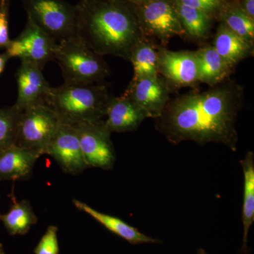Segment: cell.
Segmentation results:
<instances>
[{"mask_svg": "<svg viewBox=\"0 0 254 254\" xmlns=\"http://www.w3.org/2000/svg\"><path fill=\"white\" fill-rule=\"evenodd\" d=\"M244 89L225 81L205 91H190L169 100L155 127L170 143H215L236 152L237 120L243 107Z\"/></svg>", "mask_w": 254, "mask_h": 254, "instance_id": "6da1fadb", "label": "cell"}, {"mask_svg": "<svg viewBox=\"0 0 254 254\" xmlns=\"http://www.w3.org/2000/svg\"><path fill=\"white\" fill-rule=\"evenodd\" d=\"M76 36L97 55L129 60L141 41L139 25L117 0H81L76 6Z\"/></svg>", "mask_w": 254, "mask_h": 254, "instance_id": "7a4b0ae2", "label": "cell"}, {"mask_svg": "<svg viewBox=\"0 0 254 254\" xmlns=\"http://www.w3.org/2000/svg\"><path fill=\"white\" fill-rule=\"evenodd\" d=\"M110 97L102 83H64L50 88L46 105L55 112L62 123L72 125L93 123L104 120Z\"/></svg>", "mask_w": 254, "mask_h": 254, "instance_id": "3957f363", "label": "cell"}, {"mask_svg": "<svg viewBox=\"0 0 254 254\" xmlns=\"http://www.w3.org/2000/svg\"><path fill=\"white\" fill-rule=\"evenodd\" d=\"M55 60L63 71L64 83H100L110 74L109 66L102 57L77 36L58 43Z\"/></svg>", "mask_w": 254, "mask_h": 254, "instance_id": "277c9868", "label": "cell"}, {"mask_svg": "<svg viewBox=\"0 0 254 254\" xmlns=\"http://www.w3.org/2000/svg\"><path fill=\"white\" fill-rule=\"evenodd\" d=\"M28 18L57 43L76 36V6L64 0H23Z\"/></svg>", "mask_w": 254, "mask_h": 254, "instance_id": "5b68a950", "label": "cell"}, {"mask_svg": "<svg viewBox=\"0 0 254 254\" xmlns=\"http://www.w3.org/2000/svg\"><path fill=\"white\" fill-rule=\"evenodd\" d=\"M62 122L46 104L34 105L18 113L14 145L41 151L58 131Z\"/></svg>", "mask_w": 254, "mask_h": 254, "instance_id": "8992f818", "label": "cell"}, {"mask_svg": "<svg viewBox=\"0 0 254 254\" xmlns=\"http://www.w3.org/2000/svg\"><path fill=\"white\" fill-rule=\"evenodd\" d=\"M77 132L83 158L88 168L112 170L116 160L111 132L104 120L73 125Z\"/></svg>", "mask_w": 254, "mask_h": 254, "instance_id": "52a82bcc", "label": "cell"}, {"mask_svg": "<svg viewBox=\"0 0 254 254\" xmlns=\"http://www.w3.org/2000/svg\"><path fill=\"white\" fill-rule=\"evenodd\" d=\"M58 43L28 19L26 28L16 39L10 42L4 53L10 58H17L38 65L43 69L48 62L55 60Z\"/></svg>", "mask_w": 254, "mask_h": 254, "instance_id": "ba28073f", "label": "cell"}, {"mask_svg": "<svg viewBox=\"0 0 254 254\" xmlns=\"http://www.w3.org/2000/svg\"><path fill=\"white\" fill-rule=\"evenodd\" d=\"M139 25L143 34L166 44L173 37L185 35V31L173 4L167 0L145 1L140 10Z\"/></svg>", "mask_w": 254, "mask_h": 254, "instance_id": "9c48e42d", "label": "cell"}, {"mask_svg": "<svg viewBox=\"0 0 254 254\" xmlns=\"http://www.w3.org/2000/svg\"><path fill=\"white\" fill-rule=\"evenodd\" d=\"M49 155L56 160L65 173L78 175L87 166L80 145L77 132L71 125L62 123L43 155Z\"/></svg>", "mask_w": 254, "mask_h": 254, "instance_id": "30bf717a", "label": "cell"}, {"mask_svg": "<svg viewBox=\"0 0 254 254\" xmlns=\"http://www.w3.org/2000/svg\"><path fill=\"white\" fill-rule=\"evenodd\" d=\"M170 84L160 75L131 81L125 95L145 113L147 118H158L170 98Z\"/></svg>", "mask_w": 254, "mask_h": 254, "instance_id": "8fae6325", "label": "cell"}, {"mask_svg": "<svg viewBox=\"0 0 254 254\" xmlns=\"http://www.w3.org/2000/svg\"><path fill=\"white\" fill-rule=\"evenodd\" d=\"M158 73L169 84L187 87L198 82V66L195 52H173L159 48Z\"/></svg>", "mask_w": 254, "mask_h": 254, "instance_id": "7c38bea8", "label": "cell"}, {"mask_svg": "<svg viewBox=\"0 0 254 254\" xmlns=\"http://www.w3.org/2000/svg\"><path fill=\"white\" fill-rule=\"evenodd\" d=\"M18 95L13 105L18 112L34 105L46 104L51 87L49 86L38 65L21 61L16 73Z\"/></svg>", "mask_w": 254, "mask_h": 254, "instance_id": "4fadbf2b", "label": "cell"}, {"mask_svg": "<svg viewBox=\"0 0 254 254\" xmlns=\"http://www.w3.org/2000/svg\"><path fill=\"white\" fill-rule=\"evenodd\" d=\"M145 119V113L126 95L110 97L104 122L111 133L136 131Z\"/></svg>", "mask_w": 254, "mask_h": 254, "instance_id": "5bb4252c", "label": "cell"}, {"mask_svg": "<svg viewBox=\"0 0 254 254\" xmlns=\"http://www.w3.org/2000/svg\"><path fill=\"white\" fill-rule=\"evenodd\" d=\"M43 155L39 150L27 149L16 145L0 152V182L21 181L31 176L33 167Z\"/></svg>", "mask_w": 254, "mask_h": 254, "instance_id": "9a60e30c", "label": "cell"}, {"mask_svg": "<svg viewBox=\"0 0 254 254\" xmlns=\"http://www.w3.org/2000/svg\"><path fill=\"white\" fill-rule=\"evenodd\" d=\"M73 203L78 210L88 214L110 232L122 237L131 245L157 244L160 242L156 239L141 233L139 230L128 225L121 219L98 211L81 200L73 199Z\"/></svg>", "mask_w": 254, "mask_h": 254, "instance_id": "2e32d148", "label": "cell"}, {"mask_svg": "<svg viewBox=\"0 0 254 254\" xmlns=\"http://www.w3.org/2000/svg\"><path fill=\"white\" fill-rule=\"evenodd\" d=\"M212 46L225 63L233 68L240 62L252 55L254 45L222 24L217 31Z\"/></svg>", "mask_w": 254, "mask_h": 254, "instance_id": "e0dca14e", "label": "cell"}, {"mask_svg": "<svg viewBox=\"0 0 254 254\" xmlns=\"http://www.w3.org/2000/svg\"><path fill=\"white\" fill-rule=\"evenodd\" d=\"M198 66V82L210 86L225 81L232 72L225 60L218 54L213 46H205L195 52Z\"/></svg>", "mask_w": 254, "mask_h": 254, "instance_id": "ac0fdd59", "label": "cell"}, {"mask_svg": "<svg viewBox=\"0 0 254 254\" xmlns=\"http://www.w3.org/2000/svg\"><path fill=\"white\" fill-rule=\"evenodd\" d=\"M9 196L11 200V208L7 213L0 214V220L10 235H26L38 221V218L29 201L26 200L18 201L14 190Z\"/></svg>", "mask_w": 254, "mask_h": 254, "instance_id": "d6986e66", "label": "cell"}, {"mask_svg": "<svg viewBox=\"0 0 254 254\" xmlns=\"http://www.w3.org/2000/svg\"><path fill=\"white\" fill-rule=\"evenodd\" d=\"M244 173V199L242 206V223L244 235L242 250H247L249 232L254 222V153L247 152L241 160Z\"/></svg>", "mask_w": 254, "mask_h": 254, "instance_id": "ffe728a7", "label": "cell"}, {"mask_svg": "<svg viewBox=\"0 0 254 254\" xmlns=\"http://www.w3.org/2000/svg\"><path fill=\"white\" fill-rule=\"evenodd\" d=\"M133 67L131 81L159 76L158 51L148 40L142 38L132 50L129 58Z\"/></svg>", "mask_w": 254, "mask_h": 254, "instance_id": "44dd1931", "label": "cell"}, {"mask_svg": "<svg viewBox=\"0 0 254 254\" xmlns=\"http://www.w3.org/2000/svg\"><path fill=\"white\" fill-rule=\"evenodd\" d=\"M185 34L198 41L204 40L210 31L208 15L199 10L182 4L179 0L173 5Z\"/></svg>", "mask_w": 254, "mask_h": 254, "instance_id": "7402d4cb", "label": "cell"}, {"mask_svg": "<svg viewBox=\"0 0 254 254\" xmlns=\"http://www.w3.org/2000/svg\"><path fill=\"white\" fill-rule=\"evenodd\" d=\"M223 21V24L230 31L251 44L254 45V19L247 16L242 10H230L224 15Z\"/></svg>", "mask_w": 254, "mask_h": 254, "instance_id": "603a6c76", "label": "cell"}, {"mask_svg": "<svg viewBox=\"0 0 254 254\" xmlns=\"http://www.w3.org/2000/svg\"><path fill=\"white\" fill-rule=\"evenodd\" d=\"M18 113L13 106L0 108V152L14 144Z\"/></svg>", "mask_w": 254, "mask_h": 254, "instance_id": "cb8c5ba5", "label": "cell"}, {"mask_svg": "<svg viewBox=\"0 0 254 254\" xmlns=\"http://www.w3.org/2000/svg\"><path fill=\"white\" fill-rule=\"evenodd\" d=\"M58 228L50 225L35 249L36 254H59L58 239Z\"/></svg>", "mask_w": 254, "mask_h": 254, "instance_id": "d4e9b609", "label": "cell"}, {"mask_svg": "<svg viewBox=\"0 0 254 254\" xmlns=\"http://www.w3.org/2000/svg\"><path fill=\"white\" fill-rule=\"evenodd\" d=\"M10 42L9 36V4L0 3V50H6Z\"/></svg>", "mask_w": 254, "mask_h": 254, "instance_id": "484cf974", "label": "cell"}, {"mask_svg": "<svg viewBox=\"0 0 254 254\" xmlns=\"http://www.w3.org/2000/svg\"><path fill=\"white\" fill-rule=\"evenodd\" d=\"M182 4L191 6L206 14L216 11L221 5V0H179Z\"/></svg>", "mask_w": 254, "mask_h": 254, "instance_id": "4316f807", "label": "cell"}, {"mask_svg": "<svg viewBox=\"0 0 254 254\" xmlns=\"http://www.w3.org/2000/svg\"><path fill=\"white\" fill-rule=\"evenodd\" d=\"M247 16L254 19V0H244L243 10Z\"/></svg>", "mask_w": 254, "mask_h": 254, "instance_id": "83f0119b", "label": "cell"}, {"mask_svg": "<svg viewBox=\"0 0 254 254\" xmlns=\"http://www.w3.org/2000/svg\"><path fill=\"white\" fill-rule=\"evenodd\" d=\"M9 60V58L6 53H4L0 54V74L4 71L5 66H6Z\"/></svg>", "mask_w": 254, "mask_h": 254, "instance_id": "f1b7e54d", "label": "cell"}, {"mask_svg": "<svg viewBox=\"0 0 254 254\" xmlns=\"http://www.w3.org/2000/svg\"><path fill=\"white\" fill-rule=\"evenodd\" d=\"M197 254H206V252L203 249H199L198 250V252H197Z\"/></svg>", "mask_w": 254, "mask_h": 254, "instance_id": "f546056e", "label": "cell"}, {"mask_svg": "<svg viewBox=\"0 0 254 254\" xmlns=\"http://www.w3.org/2000/svg\"><path fill=\"white\" fill-rule=\"evenodd\" d=\"M10 0H0L1 4H9Z\"/></svg>", "mask_w": 254, "mask_h": 254, "instance_id": "4dcf8cb0", "label": "cell"}, {"mask_svg": "<svg viewBox=\"0 0 254 254\" xmlns=\"http://www.w3.org/2000/svg\"><path fill=\"white\" fill-rule=\"evenodd\" d=\"M0 254H5L4 249H3V246L1 244H0Z\"/></svg>", "mask_w": 254, "mask_h": 254, "instance_id": "1f68e13d", "label": "cell"}, {"mask_svg": "<svg viewBox=\"0 0 254 254\" xmlns=\"http://www.w3.org/2000/svg\"><path fill=\"white\" fill-rule=\"evenodd\" d=\"M137 1H149V0H137Z\"/></svg>", "mask_w": 254, "mask_h": 254, "instance_id": "d6a6232c", "label": "cell"}]
</instances>
